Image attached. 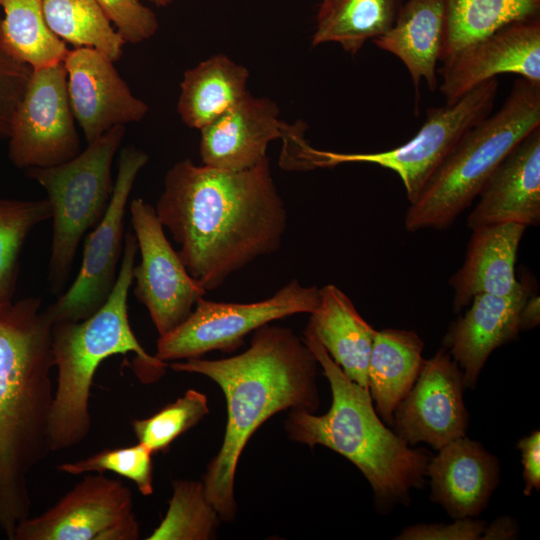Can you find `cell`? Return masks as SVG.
<instances>
[{"label":"cell","mask_w":540,"mask_h":540,"mask_svg":"<svg viewBox=\"0 0 540 540\" xmlns=\"http://www.w3.org/2000/svg\"><path fill=\"white\" fill-rule=\"evenodd\" d=\"M154 208L180 246L187 271L206 292L276 252L287 228L267 157L242 171L181 160L167 171Z\"/></svg>","instance_id":"1"},{"label":"cell","mask_w":540,"mask_h":540,"mask_svg":"<svg viewBox=\"0 0 540 540\" xmlns=\"http://www.w3.org/2000/svg\"><path fill=\"white\" fill-rule=\"evenodd\" d=\"M317 364L303 338L290 328L270 323L254 331L250 346L243 353L217 360L199 357L170 364L174 371L210 378L226 399L222 445L202 479L205 494L222 521L236 518V469L256 430L278 412L291 409L314 413L318 409Z\"/></svg>","instance_id":"2"},{"label":"cell","mask_w":540,"mask_h":540,"mask_svg":"<svg viewBox=\"0 0 540 540\" xmlns=\"http://www.w3.org/2000/svg\"><path fill=\"white\" fill-rule=\"evenodd\" d=\"M41 299L0 300V530L29 517L28 478L51 452L53 320Z\"/></svg>","instance_id":"3"},{"label":"cell","mask_w":540,"mask_h":540,"mask_svg":"<svg viewBox=\"0 0 540 540\" xmlns=\"http://www.w3.org/2000/svg\"><path fill=\"white\" fill-rule=\"evenodd\" d=\"M303 340L329 381L332 403L320 416L291 410L284 423L288 437L310 448L325 446L347 458L366 477L382 506L407 505L410 490L424 483L427 455L409 448L381 422L369 390L345 375L308 328Z\"/></svg>","instance_id":"4"},{"label":"cell","mask_w":540,"mask_h":540,"mask_svg":"<svg viewBox=\"0 0 540 540\" xmlns=\"http://www.w3.org/2000/svg\"><path fill=\"white\" fill-rule=\"evenodd\" d=\"M137 252L136 236L129 231L125 234L118 276L106 302L84 320L53 323L51 344L57 386L50 415L51 452L78 445L89 434L91 389L104 360L133 352L157 378L167 367L166 362L145 351L129 322L127 301Z\"/></svg>","instance_id":"5"},{"label":"cell","mask_w":540,"mask_h":540,"mask_svg":"<svg viewBox=\"0 0 540 540\" xmlns=\"http://www.w3.org/2000/svg\"><path fill=\"white\" fill-rule=\"evenodd\" d=\"M537 127L540 83L520 77L499 110L465 132L410 204L406 230L449 227L505 156Z\"/></svg>","instance_id":"6"},{"label":"cell","mask_w":540,"mask_h":540,"mask_svg":"<svg viewBox=\"0 0 540 540\" xmlns=\"http://www.w3.org/2000/svg\"><path fill=\"white\" fill-rule=\"evenodd\" d=\"M124 135V125L114 126L67 162L26 169V175L45 189L51 208L47 280L54 294H61L82 238L108 208L114 189L112 162Z\"/></svg>","instance_id":"7"},{"label":"cell","mask_w":540,"mask_h":540,"mask_svg":"<svg viewBox=\"0 0 540 540\" xmlns=\"http://www.w3.org/2000/svg\"><path fill=\"white\" fill-rule=\"evenodd\" d=\"M498 87V79L492 78L453 103L428 109L414 137L390 150L341 153L316 149L301 139L289 155V167L308 171L344 163L376 164L399 176L411 204L465 132L491 113Z\"/></svg>","instance_id":"8"},{"label":"cell","mask_w":540,"mask_h":540,"mask_svg":"<svg viewBox=\"0 0 540 540\" xmlns=\"http://www.w3.org/2000/svg\"><path fill=\"white\" fill-rule=\"evenodd\" d=\"M320 288L291 280L271 297L253 303L197 300L189 316L167 334L159 336L155 357L163 362L199 358L220 350L234 351L245 336L275 320L313 313Z\"/></svg>","instance_id":"9"},{"label":"cell","mask_w":540,"mask_h":540,"mask_svg":"<svg viewBox=\"0 0 540 540\" xmlns=\"http://www.w3.org/2000/svg\"><path fill=\"white\" fill-rule=\"evenodd\" d=\"M148 160V155L134 146L122 149L110 203L100 222L85 237L79 272L69 289L45 309L53 323L84 320L108 299L124 249L127 202Z\"/></svg>","instance_id":"10"},{"label":"cell","mask_w":540,"mask_h":540,"mask_svg":"<svg viewBox=\"0 0 540 540\" xmlns=\"http://www.w3.org/2000/svg\"><path fill=\"white\" fill-rule=\"evenodd\" d=\"M74 121L64 63L34 69L12 121L10 161L26 170L71 160L81 152Z\"/></svg>","instance_id":"11"},{"label":"cell","mask_w":540,"mask_h":540,"mask_svg":"<svg viewBox=\"0 0 540 540\" xmlns=\"http://www.w3.org/2000/svg\"><path fill=\"white\" fill-rule=\"evenodd\" d=\"M131 490L118 479L88 473L57 503L24 519L14 540H137Z\"/></svg>","instance_id":"12"},{"label":"cell","mask_w":540,"mask_h":540,"mask_svg":"<svg viewBox=\"0 0 540 540\" xmlns=\"http://www.w3.org/2000/svg\"><path fill=\"white\" fill-rule=\"evenodd\" d=\"M130 222L140 263L133 267L134 294L148 310L159 336L181 324L206 290L191 277L164 233L155 208L142 198L130 202Z\"/></svg>","instance_id":"13"},{"label":"cell","mask_w":540,"mask_h":540,"mask_svg":"<svg viewBox=\"0 0 540 540\" xmlns=\"http://www.w3.org/2000/svg\"><path fill=\"white\" fill-rule=\"evenodd\" d=\"M463 386L462 371L444 349L424 360L411 390L394 411L397 435L407 444L425 442L437 450L465 436Z\"/></svg>","instance_id":"14"},{"label":"cell","mask_w":540,"mask_h":540,"mask_svg":"<svg viewBox=\"0 0 540 540\" xmlns=\"http://www.w3.org/2000/svg\"><path fill=\"white\" fill-rule=\"evenodd\" d=\"M503 73L540 83L539 17L506 25L444 61L440 91L453 103Z\"/></svg>","instance_id":"15"},{"label":"cell","mask_w":540,"mask_h":540,"mask_svg":"<svg viewBox=\"0 0 540 540\" xmlns=\"http://www.w3.org/2000/svg\"><path fill=\"white\" fill-rule=\"evenodd\" d=\"M63 63L71 109L87 144L112 127L138 122L147 114V104L133 95L105 54L75 47Z\"/></svg>","instance_id":"16"},{"label":"cell","mask_w":540,"mask_h":540,"mask_svg":"<svg viewBox=\"0 0 540 540\" xmlns=\"http://www.w3.org/2000/svg\"><path fill=\"white\" fill-rule=\"evenodd\" d=\"M467 219L477 227L518 223L535 226L540 221V127L523 138L499 163Z\"/></svg>","instance_id":"17"},{"label":"cell","mask_w":540,"mask_h":540,"mask_svg":"<svg viewBox=\"0 0 540 540\" xmlns=\"http://www.w3.org/2000/svg\"><path fill=\"white\" fill-rule=\"evenodd\" d=\"M278 113L273 101L248 94L200 130L202 164L229 171L257 165L267 157L268 144L282 138L285 123Z\"/></svg>","instance_id":"18"},{"label":"cell","mask_w":540,"mask_h":540,"mask_svg":"<svg viewBox=\"0 0 540 540\" xmlns=\"http://www.w3.org/2000/svg\"><path fill=\"white\" fill-rule=\"evenodd\" d=\"M497 459L465 436L441 449L426 469L431 499L454 519L478 516L498 483Z\"/></svg>","instance_id":"19"},{"label":"cell","mask_w":540,"mask_h":540,"mask_svg":"<svg viewBox=\"0 0 540 540\" xmlns=\"http://www.w3.org/2000/svg\"><path fill=\"white\" fill-rule=\"evenodd\" d=\"M526 226L501 223L472 229L465 259L449 283L453 309L459 312L478 294L509 296L525 285L517 281L515 263Z\"/></svg>","instance_id":"20"},{"label":"cell","mask_w":540,"mask_h":540,"mask_svg":"<svg viewBox=\"0 0 540 540\" xmlns=\"http://www.w3.org/2000/svg\"><path fill=\"white\" fill-rule=\"evenodd\" d=\"M528 296L527 286L509 296L478 294L452 325L445 343L463 370L464 386L474 387L492 351L518 335L520 311Z\"/></svg>","instance_id":"21"},{"label":"cell","mask_w":540,"mask_h":540,"mask_svg":"<svg viewBox=\"0 0 540 540\" xmlns=\"http://www.w3.org/2000/svg\"><path fill=\"white\" fill-rule=\"evenodd\" d=\"M446 27L445 0H408L402 4L393 26L373 39L375 45L399 58L412 78L416 94L421 79L429 89L437 86Z\"/></svg>","instance_id":"22"},{"label":"cell","mask_w":540,"mask_h":540,"mask_svg":"<svg viewBox=\"0 0 540 540\" xmlns=\"http://www.w3.org/2000/svg\"><path fill=\"white\" fill-rule=\"evenodd\" d=\"M308 328L345 375L368 389L367 369L376 330L337 286L320 288V302Z\"/></svg>","instance_id":"23"},{"label":"cell","mask_w":540,"mask_h":540,"mask_svg":"<svg viewBox=\"0 0 540 540\" xmlns=\"http://www.w3.org/2000/svg\"><path fill=\"white\" fill-rule=\"evenodd\" d=\"M424 343L410 330H376L369 357L367 380L376 411L393 424L394 411L415 383L424 359Z\"/></svg>","instance_id":"24"},{"label":"cell","mask_w":540,"mask_h":540,"mask_svg":"<svg viewBox=\"0 0 540 540\" xmlns=\"http://www.w3.org/2000/svg\"><path fill=\"white\" fill-rule=\"evenodd\" d=\"M248 70L217 54L185 72L178 112L182 121L201 130L247 95Z\"/></svg>","instance_id":"25"},{"label":"cell","mask_w":540,"mask_h":540,"mask_svg":"<svg viewBox=\"0 0 540 540\" xmlns=\"http://www.w3.org/2000/svg\"><path fill=\"white\" fill-rule=\"evenodd\" d=\"M401 6L402 0H335L320 5L312 44L335 42L356 54L368 39L393 26Z\"/></svg>","instance_id":"26"},{"label":"cell","mask_w":540,"mask_h":540,"mask_svg":"<svg viewBox=\"0 0 540 540\" xmlns=\"http://www.w3.org/2000/svg\"><path fill=\"white\" fill-rule=\"evenodd\" d=\"M0 50L33 70L63 62L69 49L48 27L42 0H0Z\"/></svg>","instance_id":"27"},{"label":"cell","mask_w":540,"mask_h":540,"mask_svg":"<svg viewBox=\"0 0 540 540\" xmlns=\"http://www.w3.org/2000/svg\"><path fill=\"white\" fill-rule=\"evenodd\" d=\"M445 10L442 62L506 25L539 17L540 0H445Z\"/></svg>","instance_id":"28"},{"label":"cell","mask_w":540,"mask_h":540,"mask_svg":"<svg viewBox=\"0 0 540 540\" xmlns=\"http://www.w3.org/2000/svg\"><path fill=\"white\" fill-rule=\"evenodd\" d=\"M49 29L65 43L100 51L113 62L126 43L95 0H42Z\"/></svg>","instance_id":"29"},{"label":"cell","mask_w":540,"mask_h":540,"mask_svg":"<svg viewBox=\"0 0 540 540\" xmlns=\"http://www.w3.org/2000/svg\"><path fill=\"white\" fill-rule=\"evenodd\" d=\"M165 517L148 540H209L222 521L208 500L202 481L174 480Z\"/></svg>","instance_id":"30"},{"label":"cell","mask_w":540,"mask_h":540,"mask_svg":"<svg viewBox=\"0 0 540 540\" xmlns=\"http://www.w3.org/2000/svg\"><path fill=\"white\" fill-rule=\"evenodd\" d=\"M50 218L47 198H0V300H13L24 244L32 230Z\"/></svg>","instance_id":"31"},{"label":"cell","mask_w":540,"mask_h":540,"mask_svg":"<svg viewBox=\"0 0 540 540\" xmlns=\"http://www.w3.org/2000/svg\"><path fill=\"white\" fill-rule=\"evenodd\" d=\"M209 413L207 396L195 389L144 419L131 422L138 442L152 453L165 452L180 435L198 424Z\"/></svg>","instance_id":"32"},{"label":"cell","mask_w":540,"mask_h":540,"mask_svg":"<svg viewBox=\"0 0 540 540\" xmlns=\"http://www.w3.org/2000/svg\"><path fill=\"white\" fill-rule=\"evenodd\" d=\"M152 452L142 443L126 447L104 449L89 457L58 466L70 475L113 472L133 481L144 496L153 494Z\"/></svg>","instance_id":"33"},{"label":"cell","mask_w":540,"mask_h":540,"mask_svg":"<svg viewBox=\"0 0 540 540\" xmlns=\"http://www.w3.org/2000/svg\"><path fill=\"white\" fill-rule=\"evenodd\" d=\"M127 43L138 44L158 30L155 13L140 0H95Z\"/></svg>","instance_id":"34"},{"label":"cell","mask_w":540,"mask_h":540,"mask_svg":"<svg viewBox=\"0 0 540 540\" xmlns=\"http://www.w3.org/2000/svg\"><path fill=\"white\" fill-rule=\"evenodd\" d=\"M33 69L0 50V137L8 138Z\"/></svg>","instance_id":"35"},{"label":"cell","mask_w":540,"mask_h":540,"mask_svg":"<svg viewBox=\"0 0 540 540\" xmlns=\"http://www.w3.org/2000/svg\"><path fill=\"white\" fill-rule=\"evenodd\" d=\"M486 528L483 521L470 517L456 519L451 524H419L403 530L396 539L406 540H477Z\"/></svg>","instance_id":"36"},{"label":"cell","mask_w":540,"mask_h":540,"mask_svg":"<svg viewBox=\"0 0 540 540\" xmlns=\"http://www.w3.org/2000/svg\"><path fill=\"white\" fill-rule=\"evenodd\" d=\"M522 454L523 477L525 481L524 494L530 495L533 489L540 487V433L534 431L531 435L518 442Z\"/></svg>","instance_id":"37"},{"label":"cell","mask_w":540,"mask_h":540,"mask_svg":"<svg viewBox=\"0 0 540 540\" xmlns=\"http://www.w3.org/2000/svg\"><path fill=\"white\" fill-rule=\"evenodd\" d=\"M540 321V302L538 296L527 298L524 302L519 315L520 330L531 329L539 324Z\"/></svg>","instance_id":"38"},{"label":"cell","mask_w":540,"mask_h":540,"mask_svg":"<svg viewBox=\"0 0 540 540\" xmlns=\"http://www.w3.org/2000/svg\"><path fill=\"white\" fill-rule=\"evenodd\" d=\"M516 531L514 521L510 518H499L485 528L482 539H509Z\"/></svg>","instance_id":"39"},{"label":"cell","mask_w":540,"mask_h":540,"mask_svg":"<svg viewBox=\"0 0 540 540\" xmlns=\"http://www.w3.org/2000/svg\"><path fill=\"white\" fill-rule=\"evenodd\" d=\"M154 4L164 7L169 5L173 0H151Z\"/></svg>","instance_id":"40"},{"label":"cell","mask_w":540,"mask_h":540,"mask_svg":"<svg viewBox=\"0 0 540 540\" xmlns=\"http://www.w3.org/2000/svg\"><path fill=\"white\" fill-rule=\"evenodd\" d=\"M335 0H322V3L321 5H327V4H330L332 2H334Z\"/></svg>","instance_id":"41"},{"label":"cell","mask_w":540,"mask_h":540,"mask_svg":"<svg viewBox=\"0 0 540 540\" xmlns=\"http://www.w3.org/2000/svg\"><path fill=\"white\" fill-rule=\"evenodd\" d=\"M0 23H1V18H0Z\"/></svg>","instance_id":"42"}]
</instances>
